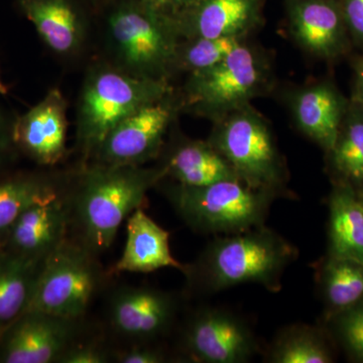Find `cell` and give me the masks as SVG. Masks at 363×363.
<instances>
[{"mask_svg":"<svg viewBox=\"0 0 363 363\" xmlns=\"http://www.w3.org/2000/svg\"><path fill=\"white\" fill-rule=\"evenodd\" d=\"M333 162L339 173L353 181L363 180V121H354L334 145Z\"/></svg>","mask_w":363,"mask_h":363,"instance_id":"484cf974","label":"cell"},{"mask_svg":"<svg viewBox=\"0 0 363 363\" xmlns=\"http://www.w3.org/2000/svg\"><path fill=\"white\" fill-rule=\"evenodd\" d=\"M177 311L175 300L154 288H125L111 303L112 326L125 337L149 340L169 330Z\"/></svg>","mask_w":363,"mask_h":363,"instance_id":"8fae6325","label":"cell"},{"mask_svg":"<svg viewBox=\"0 0 363 363\" xmlns=\"http://www.w3.org/2000/svg\"><path fill=\"white\" fill-rule=\"evenodd\" d=\"M162 351L150 346H138L123 352L116 357V362L121 363H162L164 362Z\"/></svg>","mask_w":363,"mask_h":363,"instance_id":"4dcf8cb0","label":"cell"},{"mask_svg":"<svg viewBox=\"0 0 363 363\" xmlns=\"http://www.w3.org/2000/svg\"><path fill=\"white\" fill-rule=\"evenodd\" d=\"M68 211L59 196L26 210L7 231L13 253L44 259L65 240Z\"/></svg>","mask_w":363,"mask_h":363,"instance_id":"5bb4252c","label":"cell"},{"mask_svg":"<svg viewBox=\"0 0 363 363\" xmlns=\"http://www.w3.org/2000/svg\"><path fill=\"white\" fill-rule=\"evenodd\" d=\"M162 86L147 78L104 71L86 86L81 104L79 136L85 152L99 150L114 128L140 107L156 101Z\"/></svg>","mask_w":363,"mask_h":363,"instance_id":"5b68a950","label":"cell"},{"mask_svg":"<svg viewBox=\"0 0 363 363\" xmlns=\"http://www.w3.org/2000/svg\"><path fill=\"white\" fill-rule=\"evenodd\" d=\"M329 257L363 262V201L350 186H339L329 201Z\"/></svg>","mask_w":363,"mask_h":363,"instance_id":"ac0fdd59","label":"cell"},{"mask_svg":"<svg viewBox=\"0 0 363 363\" xmlns=\"http://www.w3.org/2000/svg\"><path fill=\"white\" fill-rule=\"evenodd\" d=\"M43 260L0 255V330L6 331L25 311Z\"/></svg>","mask_w":363,"mask_h":363,"instance_id":"44dd1931","label":"cell"},{"mask_svg":"<svg viewBox=\"0 0 363 363\" xmlns=\"http://www.w3.org/2000/svg\"><path fill=\"white\" fill-rule=\"evenodd\" d=\"M360 198H362V201H363V197H360Z\"/></svg>","mask_w":363,"mask_h":363,"instance_id":"8d00e7d4","label":"cell"},{"mask_svg":"<svg viewBox=\"0 0 363 363\" xmlns=\"http://www.w3.org/2000/svg\"><path fill=\"white\" fill-rule=\"evenodd\" d=\"M333 317L337 319V330L344 345L363 362V301Z\"/></svg>","mask_w":363,"mask_h":363,"instance_id":"83f0119b","label":"cell"},{"mask_svg":"<svg viewBox=\"0 0 363 363\" xmlns=\"http://www.w3.org/2000/svg\"><path fill=\"white\" fill-rule=\"evenodd\" d=\"M260 0H199L193 26L199 38L238 37L259 13Z\"/></svg>","mask_w":363,"mask_h":363,"instance_id":"7402d4cb","label":"cell"},{"mask_svg":"<svg viewBox=\"0 0 363 363\" xmlns=\"http://www.w3.org/2000/svg\"><path fill=\"white\" fill-rule=\"evenodd\" d=\"M21 11L52 51L75 50L82 35L80 16L70 0H18Z\"/></svg>","mask_w":363,"mask_h":363,"instance_id":"e0dca14e","label":"cell"},{"mask_svg":"<svg viewBox=\"0 0 363 363\" xmlns=\"http://www.w3.org/2000/svg\"><path fill=\"white\" fill-rule=\"evenodd\" d=\"M169 1H174L176 2V4H184V2H190L192 1V0H169Z\"/></svg>","mask_w":363,"mask_h":363,"instance_id":"d590c367","label":"cell"},{"mask_svg":"<svg viewBox=\"0 0 363 363\" xmlns=\"http://www.w3.org/2000/svg\"><path fill=\"white\" fill-rule=\"evenodd\" d=\"M4 135H2L1 126H0V150L2 149V145L4 142Z\"/></svg>","mask_w":363,"mask_h":363,"instance_id":"e575fe53","label":"cell"},{"mask_svg":"<svg viewBox=\"0 0 363 363\" xmlns=\"http://www.w3.org/2000/svg\"><path fill=\"white\" fill-rule=\"evenodd\" d=\"M143 4L152 7V9H157V11L169 4V0H143Z\"/></svg>","mask_w":363,"mask_h":363,"instance_id":"1f68e13d","label":"cell"},{"mask_svg":"<svg viewBox=\"0 0 363 363\" xmlns=\"http://www.w3.org/2000/svg\"><path fill=\"white\" fill-rule=\"evenodd\" d=\"M171 116L168 105L154 101L124 118L97 150L102 166L138 167L147 162L159 150Z\"/></svg>","mask_w":363,"mask_h":363,"instance_id":"9c48e42d","label":"cell"},{"mask_svg":"<svg viewBox=\"0 0 363 363\" xmlns=\"http://www.w3.org/2000/svg\"><path fill=\"white\" fill-rule=\"evenodd\" d=\"M108 355L102 348L92 344H72L59 358L60 363H104Z\"/></svg>","mask_w":363,"mask_h":363,"instance_id":"f1b7e54d","label":"cell"},{"mask_svg":"<svg viewBox=\"0 0 363 363\" xmlns=\"http://www.w3.org/2000/svg\"><path fill=\"white\" fill-rule=\"evenodd\" d=\"M76 322L43 313H23L4 331L0 362H58L73 344Z\"/></svg>","mask_w":363,"mask_h":363,"instance_id":"ba28073f","label":"cell"},{"mask_svg":"<svg viewBox=\"0 0 363 363\" xmlns=\"http://www.w3.org/2000/svg\"><path fill=\"white\" fill-rule=\"evenodd\" d=\"M318 279L329 316L363 301V262L328 257L320 267Z\"/></svg>","mask_w":363,"mask_h":363,"instance_id":"603a6c76","label":"cell"},{"mask_svg":"<svg viewBox=\"0 0 363 363\" xmlns=\"http://www.w3.org/2000/svg\"><path fill=\"white\" fill-rule=\"evenodd\" d=\"M264 362L272 363H330L331 351L316 327L296 324L283 329L267 351Z\"/></svg>","mask_w":363,"mask_h":363,"instance_id":"cb8c5ba5","label":"cell"},{"mask_svg":"<svg viewBox=\"0 0 363 363\" xmlns=\"http://www.w3.org/2000/svg\"><path fill=\"white\" fill-rule=\"evenodd\" d=\"M348 30L363 40V0H338Z\"/></svg>","mask_w":363,"mask_h":363,"instance_id":"f546056e","label":"cell"},{"mask_svg":"<svg viewBox=\"0 0 363 363\" xmlns=\"http://www.w3.org/2000/svg\"><path fill=\"white\" fill-rule=\"evenodd\" d=\"M213 147L248 187L279 195L283 169L271 133L259 119L233 117L217 135Z\"/></svg>","mask_w":363,"mask_h":363,"instance_id":"8992f818","label":"cell"},{"mask_svg":"<svg viewBox=\"0 0 363 363\" xmlns=\"http://www.w3.org/2000/svg\"><path fill=\"white\" fill-rule=\"evenodd\" d=\"M57 196L56 189L38 179H16L0 184V234L7 233L28 208Z\"/></svg>","mask_w":363,"mask_h":363,"instance_id":"d4e9b609","label":"cell"},{"mask_svg":"<svg viewBox=\"0 0 363 363\" xmlns=\"http://www.w3.org/2000/svg\"><path fill=\"white\" fill-rule=\"evenodd\" d=\"M357 92L358 98H359L360 102L363 105V65L360 69L359 74H358Z\"/></svg>","mask_w":363,"mask_h":363,"instance_id":"d6a6232c","label":"cell"},{"mask_svg":"<svg viewBox=\"0 0 363 363\" xmlns=\"http://www.w3.org/2000/svg\"><path fill=\"white\" fill-rule=\"evenodd\" d=\"M342 104L327 86L305 91L298 98L296 114L302 130L326 150H333L339 136Z\"/></svg>","mask_w":363,"mask_h":363,"instance_id":"ffe728a7","label":"cell"},{"mask_svg":"<svg viewBox=\"0 0 363 363\" xmlns=\"http://www.w3.org/2000/svg\"><path fill=\"white\" fill-rule=\"evenodd\" d=\"M67 125L65 100L59 90H52L18 118L13 140L35 161L52 166L65 155Z\"/></svg>","mask_w":363,"mask_h":363,"instance_id":"7c38bea8","label":"cell"},{"mask_svg":"<svg viewBox=\"0 0 363 363\" xmlns=\"http://www.w3.org/2000/svg\"><path fill=\"white\" fill-rule=\"evenodd\" d=\"M180 185L202 187L223 180H240L231 164L213 145L203 143H184L174 150L162 168Z\"/></svg>","mask_w":363,"mask_h":363,"instance_id":"d6986e66","label":"cell"},{"mask_svg":"<svg viewBox=\"0 0 363 363\" xmlns=\"http://www.w3.org/2000/svg\"><path fill=\"white\" fill-rule=\"evenodd\" d=\"M298 248L266 225L224 234L212 240L183 274L189 290L212 295L243 284H257L272 293L281 289L286 267Z\"/></svg>","mask_w":363,"mask_h":363,"instance_id":"6da1fadb","label":"cell"},{"mask_svg":"<svg viewBox=\"0 0 363 363\" xmlns=\"http://www.w3.org/2000/svg\"><path fill=\"white\" fill-rule=\"evenodd\" d=\"M157 11L145 4H128L119 7L109 20L121 56L135 70H155L168 58L169 44Z\"/></svg>","mask_w":363,"mask_h":363,"instance_id":"30bf717a","label":"cell"},{"mask_svg":"<svg viewBox=\"0 0 363 363\" xmlns=\"http://www.w3.org/2000/svg\"><path fill=\"white\" fill-rule=\"evenodd\" d=\"M93 255L85 245L62 241L40 264L23 313L78 321L99 285V269Z\"/></svg>","mask_w":363,"mask_h":363,"instance_id":"277c9868","label":"cell"},{"mask_svg":"<svg viewBox=\"0 0 363 363\" xmlns=\"http://www.w3.org/2000/svg\"><path fill=\"white\" fill-rule=\"evenodd\" d=\"M292 18L298 39L310 51L326 57L340 51L347 26L338 0H298Z\"/></svg>","mask_w":363,"mask_h":363,"instance_id":"2e32d148","label":"cell"},{"mask_svg":"<svg viewBox=\"0 0 363 363\" xmlns=\"http://www.w3.org/2000/svg\"><path fill=\"white\" fill-rule=\"evenodd\" d=\"M7 93V88L6 85L2 82L1 78H0V95H6Z\"/></svg>","mask_w":363,"mask_h":363,"instance_id":"836d02e7","label":"cell"},{"mask_svg":"<svg viewBox=\"0 0 363 363\" xmlns=\"http://www.w3.org/2000/svg\"><path fill=\"white\" fill-rule=\"evenodd\" d=\"M164 169L100 166L86 176L76 199V218L84 245L104 252L116 240L119 226L147 200Z\"/></svg>","mask_w":363,"mask_h":363,"instance_id":"7a4b0ae2","label":"cell"},{"mask_svg":"<svg viewBox=\"0 0 363 363\" xmlns=\"http://www.w3.org/2000/svg\"><path fill=\"white\" fill-rule=\"evenodd\" d=\"M126 242L123 255L113 267V272L147 274L164 267L183 272L186 264L172 255L169 233L152 220L143 208L128 218Z\"/></svg>","mask_w":363,"mask_h":363,"instance_id":"9a60e30c","label":"cell"},{"mask_svg":"<svg viewBox=\"0 0 363 363\" xmlns=\"http://www.w3.org/2000/svg\"><path fill=\"white\" fill-rule=\"evenodd\" d=\"M183 350L194 362L245 363L259 352V344L242 318L227 310L208 308L189 320Z\"/></svg>","mask_w":363,"mask_h":363,"instance_id":"52a82bcc","label":"cell"},{"mask_svg":"<svg viewBox=\"0 0 363 363\" xmlns=\"http://www.w3.org/2000/svg\"><path fill=\"white\" fill-rule=\"evenodd\" d=\"M260 75L255 55L240 45L220 63L206 70L198 71L194 89L196 98L212 106L235 104L257 87Z\"/></svg>","mask_w":363,"mask_h":363,"instance_id":"4fadbf2b","label":"cell"},{"mask_svg":"<svg viewBox=\"0 0 363 363\" xmlns=\"http://www.w3.org/2000/svg\"><path fill=\"white\" fill-rule=\"evenodd\" d=\"M240 45L238 37L198 38L186 51L185 62L197 72L206 70L223 61Z\"/></svg>","mask_w":363,"mask_h":363,"instance_id":"4316f807","label":"cell"},{"mask_svg":"<svg viewBox=\"0 0 363 363\" xmlns=\"http://www.w3.org/2000/svg\"><path fill=\"white\" fill-rule=\"evenodd\" d=\"M276 194L248 187L240 180H223L202 187L180 185L168 198L192 230L233 234L264 225Z\"/></svg>","mask_w":363,"mask_h":363,"instance_id":"3957f363","label":"cell"}]
</instances>
